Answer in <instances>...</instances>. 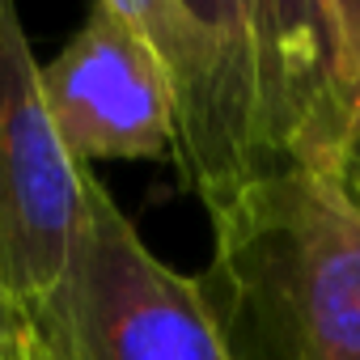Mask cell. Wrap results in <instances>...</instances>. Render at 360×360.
Here are the masks:
<instances>
[{
  "label": "cell",
  "instance_id": "obj_1",
  "mask_svg": "<svg viewBox=\"0 0 360 360\" xmlns=\"http://www.w3.org/2000/svg\"><path fill=\"white\" fill-rule=\"evenodd\" d=\"M169 102V157L208 217L267 178H343L352 127L330 0H123Z\"/></svg>",
  "mask_w": 360,
  "mask_h": 360
},
{
  "label": "cell",
  "instance_id": "obj_2",
  "mask_svg": "<svg viewBox=\"0 0 360 360\" xmlns=\"http://www.w3.org/2000/svg\"><path fill=\"white\" fill-rule=\"evenodd\" d=\"M195 284L229 360H360V208L330 174L238 195Z\"/></svg>",
  "mask_w": 360,
  "mask_h": 360
},
{
  "label": "cell",
  "instance_id": "obj_3",
  "mask_svg": "<svg viewBox=\"0 0 360 360\" xmlns=\"http://www.w3.org/2000/svg\"><path fill=\"white\" fill-rule=\"evenodd\" d=\"M26 360H229L195 276L148 250L110 187L85 169L56 284L18 309Z\"/></svg>",
  "mask_w": 360,
  "mask_h": 360
},
{
  "label": "cell",
  "instance_id": "obj_4",
  "mask_svg": "<svg viewBox=\"0 0 360 360\" xmlns=\"http://www.w3.org/2000/svg\"><path fill=\"white\" fill-rule=\"evenodd\" d=\"M85 169L56 136L18 9L0 0V292L9 309H26L56 284L77 233Z\"/></svg>",
  "mask_w": 360,
  "mask_h": 360
},
{
  "label": "cell",
  "instance_id": "obj_5",
  "mask_svg": "<svg viewBox=\"0 0 360 360\" xmlns=\"http://www.w3.org/2000/svg\"><path fill=\"white\" fill-rule=\"evenodd\" d=\"M39 89L72 161H153L169 153L161 64L123 0H98L72 39L39 64Z\"/></svg>",
  "mask_w": 360,
  "mask_h": 360
},
{
  "label": "cell",
  "instance_id": "obj_6",
  "mask_svg": "<svg viewBox=\"0 0 360 360\" xmlns=\"http://www.w3.org/2000/svg\"><path fill=\"white\" fill-rule=\"evenodd\" d=\"M335 9V43H339V77L352 127V153H360V0H330Z\"/></svg>",
  "mask_w": 360,
  "mask_h": 360
},
{
  "label": "cell",
  "instance_id": "obj_7",
  "mask_svg": "<svg viewBox=\"0 0 360 360\" xmlns=\"http://www.w3.org/2000/svg\"><path fill=\"white\" fill-rule=\"evenodd\" d=\"M0 360H26L22 356V335H18V314H13V322L0 330Z\"/></svg>",
  "mask_w": 360,
  "mask_h": 360
},
{
  "label": "cell",
  "instance_id": "obj_8",
  "mask_svg": "<svg viewBox=\"0 0 360 360\" xmlns=\"http://www.w3.org/2000/svg\"><path fill=\"white\" fill-rule=\"evenodd\" d=\"M339 183H343V191L352 195V204L360 208V153H352V157H347V165H343V178H339Z\"/></svg>",
  "mask_w": 360,
  "mask_h": 360
},
{
  "label": "cell",
  "instance_id": "obj_9",
  "mask_svg": "<svg viewBox=\"0 0 360 360\" xmlns=\"http://www.w3.org/2000/svg\"><path fill=\"white\" fill-rule=\"evenodd\" d=\"M13 314H18V309H9V301H5V292H0V330H5V326L13 322Z\"/></svg>",
  "mask_w": 360,
  "mask_h": 360
}]
</instances>
